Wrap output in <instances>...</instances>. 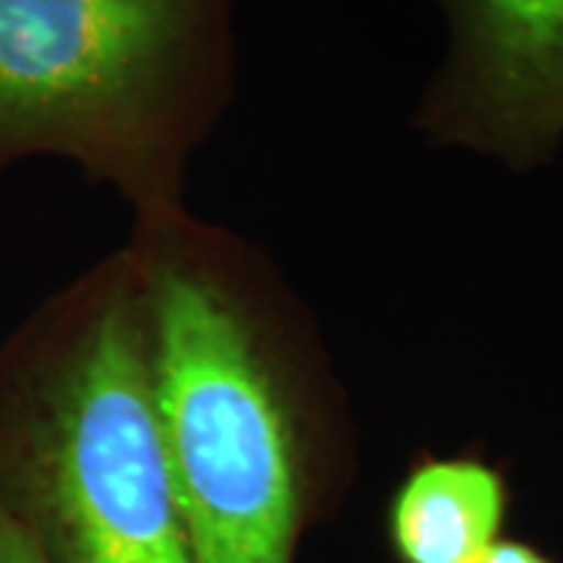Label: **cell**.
Returning <instances> with one entry per match:
<instances>
[{
    "label": "cell",
    "instance_id": "cell-1",
    "mask_svg": "<svg viewBox=\"0 0 563 563\" xmlns=\"http://www.w3.org/2000/svg\"><path fill=\"white\" fill-rule=\"evenodd\" d=\"M163 451L195 563H298L361 473L357 417L320 322L242 232L132 222Z\"/></svg>",
    "mask_w": 563,
    "mask_h": 563
},
{
    "label": "cell",
    "instance_id": "cell-6",
    "mask_svg": "<svg viewBox=\"0 0 563 563\" xmlns=\"http://www.w3.org/2000/svg\"><path fill=\"white\" fill-rule=\"evenodd\" d=\"M473 563H558L551 554H544L539 544L523 539H498L485 554Z\"/></svg>",
    "mask_w": 563,
    "mask_h": 563
},
{
    "label": "cell",
    "instance_id": "cell-5",
    "mask_svg": "<svg viewBox=\"0 0 563 563\" xmlns=\"http://www.w3.org/2000/svg\"><path fill=\"white\" fill-rule=\"evenodd\" d=\"M514 492L504 466L476 451H422L385 507L395 563H473L504 539Z\"/></svg>",
    "mask_w": 563,
    "mask_h": 563
},
{
    "label": "cell",
    "instance_id": "cell-3",
    "mask_svg": "<svg viewBox=\"0 0 563 563\" xmlns=\"http://www.w3.org/2000/svg\"><path fill=\"white\" fill-rule=\"evenodd\" d=\"M239 0H0V181L63 161L132 222L188 210L239 95Z\"/></svg>",
    "mask_w": 563,
    "mask_h": 563
},
{
    "label": "cell",
    "instance_id": "cell-2",
    "mask_svg": "<svg viewBox=\"0 0 563 563\" xmlns=\"http://www.w3.org/2000/svg\"><path fill=\"white\" fill-rule=\"evenodd\" d=\"M0 504L41 563H195L125 244L0 342Z\"/></svg>",
    "mask_w": 563,
    "mask_h": 563
},
{
    "label": "cell",
    "instance_id": "cell-4",
    "mask_svg": "<svg viewBox=\"0 0 563 563\" xmlns=\"http://www.w3.org/2000/svg\"><path fill=\"white\" fill-rule=\"evenodd\" d=\"M448 51L410 125L432 147H461L514 173L563 147V0H435Z\"/></svg>",
    "mask_w": 563,
    "mask_h": 563
},
{
    "label": "cell",
    "instance_id": "cell-7",
    "mask_svg": "<svg viewBox=\"0 0 563 563\" xmlns=\"http://www.w3.org/2000/svg\"><path fill=\"white\" fill-rule=\"evenodd\" d=\"M0 563H41L32 542L0 504Z\"/></svg>",
    "mask_w": 563,
    "mask_h": 563
}]
</instances>
